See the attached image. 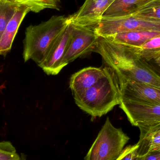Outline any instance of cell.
<instances>
[{
	"label": "cell",
	"instance_id": "obj_5",
	"mask_svg": "<svg viewBox=\"0 0 160 160\" xmlns=\"http://www.w3.org/2000/svg\"><path fill=\"white\" fill-rule=\"evenodd\" d=\"M99 37L107 38L117 34L133 31L160 32V22L136 15L116 18H101L94 27Z\"/></svg>",
	"mask_w": 160,
	"mask_h": 160
},
{
	"label": "cell",
	"instance_id": "obj_14",
	"mask_svg": "<svg viewBox=\"0 0 160 160\" xmlns=\"http://www.w3.org/2000/svg\"><path fill=\"white\" fill-rule=\"evenodd\" d=\"M160 32L142 31L125 32L106 38L115 43L128 47H138L149 39L160 36Z\"/></svg>",
	"mask_w": 160,
	"mask_h": 160
},
{
	"label": "cell",
	"instance_id": "obj_26",
	"mask_svg": "<svg viewBox=\"0 0 160 160\" xmlns=\"http://www.w3.org/2000/svg\"></svg>",
	"mask_w": 160,
	"mask_h": 160
},
{
	"label": "cell",
	"instance_id": "obj_16",
	"mask_svg": "<svg viewBox=\"0 0 160 160\" xmlns=\"http://www.w3.org/2000/svg\"><path fill=\"white\" fill-rule=\"evenodd\" d=\"M129 47L140 58L149 62L160 52V36L153 38L138 47Z\"/></svg>",
	"mask_w": 160,
	"mask_h": 160
},
{
	"label": "cell",
	"instance_id": "obj_25",
	"mask_svg": "<svg viewBox=\"0 0 160 160\" xmlns=\"http://www.w3.org/2000/svg\"><path fill=\"white\" fill-rule=\"evenodd\" d=\"M20 160H22V159H21Z\"/></svg>",
	"mask_w": 160,
	"mask_h": 160
},
{
	"label": "cell",
	"instance_id": "obj_10",
	"mask_svg": "<svg viewBox=\"0 0 160 160\" xmlns=\"http://www.w3.org/2000/svg\"><path fill=\"white\" fill-rule=\"evenodd\" d=\"M115 0H85L79 9L69 16L70 22L94 28L103 12Z\"/></svg>",
	"mask_w": 160,
	"mask_h": 160
},
{
	"label": "cell",
	"instance_id": "obj_8",
	"mask_svg": "<svg viewBox=\"0 0 160 160\" xmlns=\"http://www.w3.org/2000/svg\"><path fill=\"white\" fill-rule=\"evenodd\" d=\"M71 32V22L58 37L44 61L38 66L48 75L55 76L64 68L63 59L67 49Z\"/></svg>",
	"mask_w": 160,
	"mask_h": 160
},
{
	"label": "cell",
	"instance_id": "obj_12",
	"mask_svg": "<svg viewBox=\"0 0 160 160\" xmlns=\"http://www.w3.org/2000/svg\"><path fill=\"white\" fill-rule=\"evenodd\" d=\"M30 11V8L26 6L18 7L0 38V55L5 56L9 52L21 23Z\"/></svg>",
	"mask_w": 160,
	"mask_h": 160
},
{
	"label": "cell",
	"instance_id": "obj_24",
	"mask_svg": "<svg viewBox=\"0 0 160 160\" xmlns=\"http://www.w3.org/2000/svg\"><path fill=\"white\" fill-rule=\"evenodd\" d=\"M150 61H154V62H160V52L157 56L154 57L153 60Z\"/></svg>",
	"mask_w": 160,
	"mask_h": 160
},
{
	"label": "cell",
	"instance_id": "obj_3",
	"mask_svg": "<svg viewBox=\"0 0 160 160\" xmlns=\"http://www.w3.org/2000/svg\"><path fill=\"white\" fill-rule=\"evenodd\" d=\"M106 68L103 78L80 96L74 97L80 109L93 118L101 117L120 104L118 81L113 72Z\"/></svg>",
	"mask_w": 160,
	"mask_h": 160
},
{
	"label": "cell",
	"instance_id": "obj_4",
	"mask_svg": "<svg viewBox=\"0 0 160 160\" xmlns=\"http://www.w3.org/2000/svg\"><path fill=\"white\" fill-rule=\"evenodd\" d=\"M129 140L122 129L113 126L108 117L84 160H116Z\"/></svg>",
	"mask_w": 160,
	"mask_h": 160
},
{
	"label": "cell",
	"instance_id": "obj_9",
	"mask_svg": "<svg viewBox=\"0 0 160 160\" xmlns=\"http://www.w3.org/2000/svg\"><path fill=\"white\" fill-rule=\"evenodd\" d=\"M118 82L121 99L160 104V88L130 80Z\"/></svg>",
	"mask_w": 160,
	"mask_h": 160
},
{
	"label": "cell",
	"instance_id": "obj_1",
	"mask_svg": "<svg viewBox=\"0 0 160 160\" xmlns=\"http://www.w3.org/2000/svg\"><path fill=\"white\" fill-rule=\"evenodd\" d=\"M96 44L93 52L101 56L118 81L130 80L160 88V73L130 47L101 37H99Z\"/></svg>",
	"mask_w": 160,
	"mask_h": 160
},
{
	"label": "cell",
	"instance_id": "obj_13",
	"mask_svg": "<svg viewBox=\"0 0 160 160\" xmlns=\"http://www.w3.org/2000/svg\"><path fill=\"white\" fill-rule=\"evenodd\" d=\"M152 0H115L103 12L101 18H116L135 14Z\"/></svg>",
	"mask_w": 160,
	"mask_h": 160
},
{
	"label": "cell",
	"instance_id": "obj_20",
	"mask_svg": "<svg viewBox=\"0 0 160 160\" xmlns=\"http://www.w3.org/2000/svg\"><path fill=\"white\" fill-rule=\"evenodd\" d=\"M19 156L9 142H0V160H20Z\"/></svg>",
	"mask_w": 160,
	"mask_h": 160
},
{
	"label": "cell",
	"instance_id": "obj_11",
	"mask_svg": "<svg viewBox=\"0 0 160 160\" xmlns=\"http://www.w3.org/2000/svg\"><path fill=\"white\" fill-rule=\"evenodd\" d=\"M107 68L89 67L81 69L70 78L69 87L73 97L80 96L103 78Z\"/></svg>",
	"mask_w": 160,
	"mask_h": 160
},
{
	"label": "cell",
	"instance_id": "obj_19",
	"mask_svg": "<svg viewBox=\"0 0 160 160\" xmlns=\"http://www.w3.org/2000/svg\"><path fill=\"white\" fill-rule=\"evenodd\" d=\"M133 15L151 20L160 22V0H152Z\"/></svg>",
	"mask_w": 160,
	"mask_h": 160
},
{
	"label": "cell",
	"instance_id": "obj_17",
	"mask_svg": "<svg viewBox=\"0 0 160 160\" xmlns=\"http://www.w3.org/2000/svg\"><path fill=\"white\" fill-rule=\"evenodd\" d=\"M19 5L12 0H0V38Z\"/></svg>",
	"mask_w": 160,
	"mask_h": 160
},
{
	"label": "cell",
	"instance_id": "obj_6",
	"mask_svg": "<svg viewBox=\"0 0 160 160\" xmlns=\"http://www.w3.org/2000/svg\"><path fill=\"white\" fill-rule=\"evenodd\" d=\"M119 105L131 125L139 128L140 133L160 125V104L121 99Z\"/></svg>",
	"mask_w": 160,
	"mask_h": 160
},
{
	"label": "cell",
	"instance_id": "obj_7",
	"mask_svg": "<svg viewBox=\"0 0 160 160\" xmlns=\"http://www.w3.org/2000/svg\"><path fill=\"white\" fill-rule=\"evenodd\" d=\"M70 22L71 35L63 59L64 68L78 58L93 52L99 38L94 28Z\"/></svg>",
	"mask_w": 160,
	"mask_h": 160
},
{
	"label": "cell",
	"instance_id": "obj_2",
	"mask_svg": "<svg viewBox=\"0 0 160 160\" xmlns=\"http://www.w3.org/2000/svg\"><path fill=\"white\" fill-rule=\"evenodd\" d=\"M70 22L69 17L54 16L40 24L27 27L23 41L24 62L32 60L39 66Z\"/></svg>",
	"mask_w": 160,
	"mask_h": 160
},
{
	"label": "cell",
	"instance_id": "obj_21",
	"mask_svg": "<svg viewBox=\"0 0 160 160\" xmlns=\"http://www.w3.org/2000/svg\"><path fill=\"white\" fill-rule=\"evenodd\" d=\"M138 143L126 147L116 160H138Z\"/></svg>",
	"mask_w": 160,
	"mask_h": 160
},
{
	"label": "cell",
	"instance_id": "obj_22",
	"mask_svg": "<svg viewBox=\"0 0 160 160\" xmlns=\"http://www.w3.org/2000/svg\"><path fill=\"white\" fill-rule=\"evenodd\" d=\"M138 160H160V150L150 152L144 156L139 157Z\"/></svg>",
	"mask_w": 160,
	"mask_h": 160
},
{
	"label": "cell",
	"instance_id": "obj_23",
	"mask_svg": "<svg viewBox=\"0 0 160 160\" xmlns=\"http://www.w3.org/2000/svg\"><path fill=\"white\" fill-rule=\"evenodd\" d=\"M149 63L155 68V69L158 72H160V62H154V61H149Z\"/></svg>",
	"mask_w": 160,
	"mask_h": 160
},
{
	"label": "cell",
	"instance_id": "obj_15",
	"mask_svg": "<svg viewBox=\"0 0 160 160\" xmlns=\"http://www.w3.org/2000/svg\"><path fill=\"white\" fill-rule=\"evenodd\" d=\"M139 157L160 150V125L148 131L140 133L138 142Z\"/></svg>",
	"mask_w": 160,
	"mask_h": 160
},
{
	"label": "cell",
	"instance_id": "obj_18",
	"mask_svg": "<svg viewBox=\"0 0 160 160\" xmlns=\"http://www.w3.org/2000/svg\"><path fill=\"white\" fill-rule=\"evenodd\" d=\"M19 5L26 6L30 8L31 11L39 12L47 8L58 9L61 0H12Z\"/></svg>",
	"mask_w": 160,
	"mask_h": 160
}]
</instances>
